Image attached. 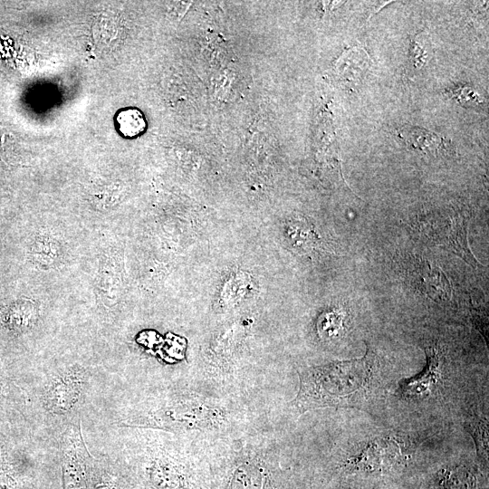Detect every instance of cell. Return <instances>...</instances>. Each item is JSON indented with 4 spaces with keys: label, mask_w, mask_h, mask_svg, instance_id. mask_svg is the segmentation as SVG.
<instances>
[{
    "label": "cell",
    "mask_w": 489,
    "mask_h": 489,
    "mask_svg": "<svg viewBox=\"0 0 489 489\" xmlns=\"http://www.w3.org/2000/svg\"><path fill=\"white\" fill-rule=\"evenodd\" d=\"M470 432L476 444L478 455L482 461L487 462L488 425L485 418H473L469 423Z\"/></svg>",
    "instance_id": "obj_17"
},
{
    "label": "cell",
    "mask_w": 489,
    "mask_h": 489,
    "mask_svg": "<svg viewBox=\"0 0 489 489\" xmlns=\"http://www.w3.org/2000/svg\"><path fill=\"white\" fill-rule=\"evenodd\" d=\"M40 313L34 303L20 301L13 303L5 313L4 321L16 334L32 330L37 323Z\"/></svg>",
    "instance_id": "obj_13"
},
{
    "label": "cell",
    "mask_w": 489,
    "mask_h": 489,
    "mask_svg": "<svg viewBox=\"0 0 489 489\" xmlns=\"http://www.w3.org/2000/svg\"><path fill=\"white\" fill-rule=\"evenodd\" d=\"M442 225L435 221V225L443 229L442 244L448 245L455 254L461 256L473 267H476L479 262L471 252L467 241V220L463 215L449 216V221H441Z\"/></svg>",
    "instance_id": "obj_11"
},
{
    "label": "cell",
    "mask_w": 489,
    "mask_h": 489,
    "mask_svg": "<svg viewBox=\"0 0 489 489\" xmlns=\"http://www.w3.org/2000/svg\"><path fill=\"white\" fill-rule=\"evenodd\" d=\"M451 96L454 97L460 103H479V95L469 86L462 85L457 86L450 91Z\"/></svg>",
    "instance_id": "obj_19"
},
{
    "label": "cell",
    "mask_w": 489,
    "mask_h": 489,
    "mask_svg": "<svg viewBox=\"0 0 489 489\" xmlns=\"http://www.w3.org/2000/svg\"><path fill=\"white\" fill-rule=\"evenodd\" d=\"M82 433L81 419L69 425L58 439L62 489H89L92 454Z\"/></svg>",
    "instance_id": "obj_6"
},
{
    "label": "cell",
    "mask_w": 489,
    "mask_h": 489,
    "mask_svg": "<svg viewBox=\"0 0 489 489\" xmlns=\"http://www.w3.org/2000/svg\"><path fill=\"white\" fill-rule=\"evenodd\" d=\"M409 277L413 284L428 298L436 302H447L452 296L451 283L437 265L417 256L409 267Z\"/></svg>",
    "instance_id": "obj_9"
},
{
    "label": "cell",
    "mask_w": 489,
    "mask_h": 489,
    "mask_svg": "<svg viewBox=\"0 0 489 489\" xmlns=\"http://www.w3.org/2000/svg\"><path fill=\"white\" fill-rule=\"evenodd\" d=\"M379 369L378 358L367 345L360 359L303 369L292 404L301 414L322 408L363 409L379 394Z\"/></svg>",
    "instance_id": "obj_4"
},
{
    "label": "cell",
    "mask_w": 489,
    "mask_h": 489,
    "mask_svg": "<svg viewBox=\"0 0 489 489\" xmlns=\"http://www.w3.org/2000/svg\"><path fill=\"white\" fill-rule=\"evenodd\" d=\"M119 131L127 137H133L145 129L142 114L137 110H125L118 113L116 118Z\"/></svg>",
    "instance_id": "obj_15"
},
{
    "label": "cell",
    "mask_w": 489,
    "mask_h": 489,
    "mask_svg": "<svg viewBox=\"0 0 489 489\" xmlns=\"http://www.w3.org/2000/svg\"><path fill=\"white\" fill-rule=\"evenodd\" d=\"M97 455L92 454L89 489H139L119 459L108 452Z\"/></svg>",
    "instance_id": "obj_8"
},
{
    "label": "cell",
    "mask_w": 489,
    "mask_h": 489,
    "mask_svg": "<svg viewBox=\"0 0 489 489\" xmlns=\"http://www.w3.org/2000/svg\"><path fill=\"white\" fill-rule=\"evenodd\" d=\"M116 447L107 451L127 468L139 489H198L191 455L164 431L113 427Z\"/></svg>",
    "instance_id": "obj_3"
},
{
    "label": "cell",
    "mask_w": 489,
    "mask_h": 489,
    "mask_svg": "<svg viewBox=\"0 0 489 489\" xmlns=\"http://www.w3.org/2000/svg\"><path fill=\"white\" fill-rule=\"evenodd\" d=\"M109 427L164 431L175 436L223 434L233 427L236 412L229 402L189 390H165L120 405Z\"/></svg>",
    "instance_id": "obj_1"
},
{
    "label": "cell",
    "mask_w": 489,
    "mask_h": 489,
    "mask_svg": "<svg viewBox=\"0 0 489 489\" xmlns=\"http://www.w3.org/2000/svg\"><path fill=\"white\" fill-rule=\"evenodd\" d=\"M411 445L399 436L375 437L345 461L348 470L376 472L390 469L407 461Z\"/></svg>",
    "instance_id": "obj_7"
},
{
    "label": "cell",
    "mask_w": 489,
    "mask_h": 489,
    "mask_svg": "<svg viewBox=\"0 0 489 489\" xmlns=\"http://www.w3.org/2000/svg\"><path fill=\"white\" fill-rule=\"evenodd\" d=\"M398 135L408 148L425 154L435 155L443 146L441 137L419 127L404 125Z\"/></svg>",
    "instance_id": "obj_12"
},
{
    "label": "cell",
    "mask_w": 489,
    "mask_h": 489,
    "mask_svg": "<svg viewBox=\"0 0 489 489\" xmlns=\"http://www.w3.org/2000/svg\"><path fill=\"white\" fill-rule=\"evenodd\" d=\"M342 325V316L338 312H329L319 318L317 331L321 337L332 339L340 333Z\"/></svg>",
    "instance_id": "obj_16"
},
{
    "label": "cell",
    "mask_w": 489,
    "mask_h": 489,
    "mask_svg": "<svg viewBox=\"0 0 489 489\" xmlns=\"http://www.w3.org/2000/svg\"><path fill=\"white\" fill-rule=\"evenodd\" d=\"M440 489H476V480L465 466L444 469L439 475Z\"/></svg>",
    "instance_id": "obj_14"
},
{
    "label": "cell",
    "mask_w": 489,
    "mask_h": 489,
    "mask_svg": "<svg viewBox=\"0 0 489 489\" xmlns=\"http://www.w3.org/2000/svg\"><path fill=\"white\" fill-rule=\"evenodd\" d=\"M427 365L417 376L407 379L400 387V393L407 398L427 397L437 387L443 379L442 362L439 350L435 346L425 348Z\"/></svg>",
    "instance_id": "obj_10"
},
{
    "label": "cell",
    "mask_w": 489,
    "mask_h": 489,
    "mask_svg": "<svg viewBox=\"0 0 489 489\" xmlns=\"http://www.w3.org/2000/svg\"><path fill=\"white\" fill-rule=\"evenodd\" d=\"M427 51L420 41L412 39L410 43V64L413 70H418L425 62Z\"/></svg>",
    "instance_id": "obj_18"
},
{
    "label": "cell",
    "mask_w": 489,
    "mask_h": 489,
    "mask_svg": "<svg viewBox=\"0 0 489 489\" xmlns=\"http://www.w3.org/2000/svg\"><path fill=\"white\" fill-rule=\"evenodd\" d=\"M220 489H277L268 454L251 447L237 451L223 474Z\"/></svg>",
    "instance_id": "obj_5"
},
{
    "label": "cell",
    "mask_w": 489,
    "mask_h": 489,
    "mask_svg": "<svg viewBox=\"0 0 489 489\" xmlns=\"http://www.w3.org/2000/svg\"><path fill=\"white\" fill-rule=\"evenodd\" d=\"M105 386V375L91 362L73 360L44 366L29 398L34 428L58 441L69 425L96 406Z\"/></svg>",
    "instance_id": "obj_2"
}]
</instances>
